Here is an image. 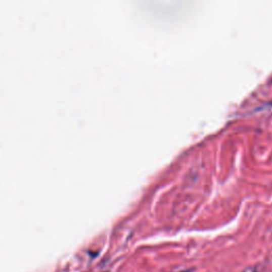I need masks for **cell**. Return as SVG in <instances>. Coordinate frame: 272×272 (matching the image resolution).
<instances>
[{"instance_id": "cell-1", "label": "cell", "mask_w": 272, "mask_h": 272, "mask_svg": "<svg viewBox=\"0 0 272 272\" xmlns=\"http://www.w3.org/2000/svg\"><path fill=\"white\" fill-rule=\"evenodd\" d=\"M243 272H261L260 269L258 267H255V266H251V267H248L246 268Z\"/></svg>"}]
</instances>
